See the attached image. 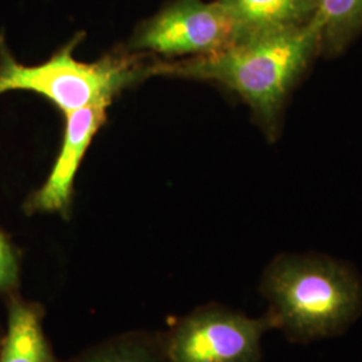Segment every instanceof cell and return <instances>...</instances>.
I'll return each instance as SVG.
<instances>
[{
  "label": "cell",
  "instance_id": "6da1fadb",
  "mask_svg": "<svg viewBox=\"0 0 362 362\" xmlns=\"http://www.w3.org/2000/svg\"><path fill=\"white\" fill-rule=\"evenodd\" d=\"M320 57L321 28L314 18L294 30L240 37L214 54L157 62L148 66V77L170 76L219 85L250 107L266 139L275 143L291 94Z\"/></svg>",
  "mask_w": 362,
  "mask_h": 362
},
{
  "label": "cell",
  "instance_id": "7a4b0ae2",
  "mask_svg": "<svg viewBox=\"0 0 362 362\" xmlns=\"http://www.w3.org/2000/svg\"><path fill=\"white\" fill-rule=\"evenodd\" d=\"M279 332L294 344L342 336L362 315V275L322 252H282L259 281Z\"/></svg>",
  "mask_w": 362,
  "mask_h": 362
},
{
  "label": "cell",
  "instance_id": "3957f363",
  "mask_svg": "<svg viewBox=\"0 0 362 362\" xmlns=\"http://www.w3.org/2000/svg\"><path fill=\"white\" fill-rule=\"evenodd\" d=\"M82 39L83 33H78L46 62L25 66L13 58L0 34V94L33 91L67 115L91 105H110L119 91L148 77V66L136 55L112 54L93 64L77 61L74 50Z\"/></svg>",
  "mask_w": 362,
  "mask_h": 362
},
{
  "label": "cell",
  "instance_id": "277c9868",
  "mask_svg": "<svg viewBox=\"0 0 362 362\" xmlns=\"http://www.w3.org/2000/svg\"><path fill=\"white\" fill-rule=\"evenodd\" d=\"M279 324L272 311L252 318L220 303L180 317L161 333L168 362H260L262 339Z\"/></svg>",
  "mask_w": 362,
  "mask_h": 362
},
{
  "label": "cell",
  "instance_id": "5b68a950",
  "mask_svg": "<svg viewBox=\"0 0 362 362\" xmlns=\"http://www.w3.org/2000/svg\"><path fill=\"white\" fill-rule=\"evenodd\" d=\"M236 39V23L220 0H172L137 26L129 50L192 58L220 52Z\"/></svg>",
  "mask_w": 362,
  "mask_h": 362
},
{
  "label": "cell",
  "instance_id": "8992f818",
  "mask_svg": "<svg viewBox=\"0 0 362 362\" xmlns=\"http://www.w3.org/2000/svg\"><path fill=\"white\" fill-rule=\"evenodd\" d=\"M109 104H97L67 113L64 141L45 184L25 202L26 215L57 214L71 218L74 180L95 133L104 125Z\"/></svg>",
  "mask_w": 362,
  "mask_h": 362
},
{
  "label": "cell",
  "instance_id": "52a82bcc",
  "mask_svg": "<svg viewBox=\"0 0 362 362\" xmlns=\"http://www.w3.org/2000/svg\"><path fill=\"white\" fill-rule=\"evenodd\" d=\"M7 330L0 344V362H61L45 334V308L18 293L6 298Z\"/></svg>",
  "mask_w": 362,
  "mask_h": 362
},
{
  "label": "cell",
  "instance_id": "ba28073f",
  "mask_svg": "<svg viewBox=\"0 0 362 362\" xmlns=\"http://www.w3.org/2000/svg\"><path fill=\"white\" fill-rule=\"evenodd\" d=\"M238 27V38L309 25L320 0H220Z\"/></svg>",
  "mask_w": 362,
  "mask_h": 362
},
{
  "label": "cell",
  "instance_id": "9c48e42d",
  "mask_svg": "<svg viewBox=\"0 0 362 362\" xmlns=\"http://www.w3.org/2000/svg\"><path fill=\"white\" fill-rule=\"evenodd\" d=\"M321 57L334 59L362 34V0H320Z\"/></svg>",
  "mask_w": 362,
  "mask_h": 362
},
{
  "label": "cell",
  "instance_id": "30bf717a",
  "mask_svg": "<svg viewBox=\"0 0 362 362\" xmlns=\"http://www.w3.org/2000/svg\"><path fill=\"white\" fill-rule=\"evenodd\" d=\"M69 362H168L161 333L128 332L100 342Z\"/></svg>",
  "mask_w": 362,
  "mask_h": 362
},
{
  "label": "cell",
  "instance_id": "8fae6325",
  "mask_svg": "<svg viewBox=\"0 0 362 362\" xmlns=\"http://www.w3.org/2000/svg\"><path fill=\"white\" fill-rule=\"evenodd\" d=\"M21 259L16 247L0 227V297L7 298L19 291Z\"/></svg>",
  "mask_w": 362,
  "mask_h": 362
},
{
  "label": "cell",
  "instance_id": "7c38bea8",
  "mask_svg": "<svg viewBox=\"0 0 362 362\" xmlns=\"http://www.w3.org/2000/svg\"><path fill=\"white\" fill-rule=\"evenodd\" d=\"M0 344H1V337H0Z\"/></svg>",
  "mask_w": 362,
  "mask_h": 362
}]
</instances>
